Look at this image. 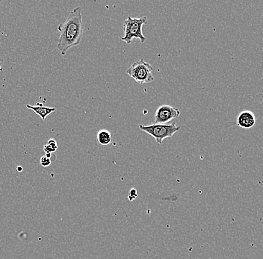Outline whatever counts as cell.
I'll return each instance as SVG.
<instances>
[{
	"mask_svg": "<svg viewBox=\"0 0 263 259\" xmlns=\"http://www.w3.org/2000/svg\"><path fill=\"white\" fill-rule=\"evenodd\" d=\"M148 24L147 18L142 17L133 18L128 17L123 23L124 36L121 37L123 42L130 44L133 38L139 39L141 44L146 42V37L142 33L143 26Z\"/></svg>",
	"mask_w": 263,
	"mask_h": 259,
	"instance_id": "7a4b0ae2",
	"label": "cell"
},
{
	"mask_svg": "<svg viewBox=\"0 0 263 259\" xmlns=\"http://www.w3.org/2000/svg\"><path fill=\"white\" fill-rule=\"evenodd\" d=\"M238 126L243 129H251L256 124V118L251 111H242L237 118Z\"/></svg>",
	"mask_w": 263,
	"mask_h": 259,
	"instance_id": "8992f818",
	"label": "cell"
},
{
	"mask_svg": "<svg viewBox=\"0 0 263 259\" xmlns=\"http://www.w3.org/2000/svg\"><path fill=\"white\" fill-rule=\"evenodd\" d=\"M27 109L32 110L36 114L39 116L43 119L45 121L46 118L50 115L52 112H55L57 109L55 108L47 107V106H43L42 103H37V106H31V105H27L26 106Z\"/></svg>",
	"mask_w": 263,
	"mask_h": 259,
	"instance_id": "52a82bcc",
	"label": "cell"
},
{
	"mask_svg": "<svg viewBox=\"0 0 263 259\" xmlns=\"http://www.w3.org/2000/svg\"><path fill=\"white\" fill-rule=\"evenodd\" d=\"M1 69H2V65H0V71H1Z\"/></svg>",
	"mask_w": 263,
	"mask_h": 259,
	"instance_id": "5bb4252c",
	"label": "cell"
},
{
	"mask_svg": "<svg viewBox=\"0 0 263 259\" xmlns=\"http://www.w3.org/2000/svg\"><path fill=\"white\" fill-rule=\"evenodd\" d=\"M139 129L143 132L154 137L157 144H161L164 139L172 137L174 134L180 131V126L176 125V123L172 124H151L149 126L139 125Z\"/></svg>",
	"mask_w": 263,
	"mask_h": 259,
	"instance_id": "3957f363",
	"label": "cell"
},
{
	"mask_svg": "<svg viewBox=\"0 0 263 259\" xmlns=\"http://www.w3.org/2000/svg\"><path fill=\"white\" fill-rule=\"evenodd\" d=\"M180 116V110L168 105H162L156 110L154 124H164L172 119H177Z\"/></svg>",
	"mask_w": 263,
	"mask_h": 259,
	"instance_id": "5b68a950",
	"label": "cell"
},
{
	"mask_svg": "<svg viewBox=\"0 0 263 259\" xmlns=\"http://www.w3.org/2000/svg\"><path fill=\"white\" fill-rule=\"evenodd\" d=\"M44 151L45 152L46 154H48L53 153V152H55L57 150H54V149L52 148V147H51L50 146H49L48 144H46L44 147Z\"/></svg>",
	"mask_w": 263,
	"mask_h": 259,
	"instance_id": "30bf717a",
	"label": "cell"
},
{
	"mask_svg": "<svg viewBox=\"0 0 263 259\" xmlns=\"http://www.w3.org/2000/svg\"><path fill=\"white\" fill-rule=\"evenodd\" d=\"M51 162H52L51 159L47 158V157H46L45 155H44V156L41 157L40 159L41 165L44 167H49V165H51Z\"/></svg>",
	"mask_w": 263,
	"mask_h": 259,
	"instance_id": "9c48e42d",
	"label": "cell"
},
{
	"mask_svg": "<svg viewBox=\"0 0 263 259\" xmlns=\"http://www.w3.org/2000/svg\"><path fill=\"white\" fill-rule=\"evenodd\" d=\"M3 60L2 58H0V65H3Z\"/></svg>",
	"mask_w": 263,
	"mask_h": 259,
	"instance_id": "4fadbf2b",
	"label": "cell"
},
{
	"mask_svg": "<svg viewBox=\"0 0 263 259\" xmlns=\"http://www.w3.org/2000/svg\"><path fill=\"white\" fill-rule=\"evenodd\" d=\"M153 70L154 69L151 64L146 62L143 59H140L131 65V67L126 70V73L130 75L131 78L136 83L143 85L154 81Z\"/></svg>",
	"mask_w": 263,
	"mask_h": 259,
	"instance_id": "277c9868",
	"label": "cell"
},
{
	"mask_svg": "<svg viewBox=\"0 0 263 259\" xmlns=\"http://www.w3.org/2000/svg\"><path fill=\"white\" fill-rule=\"evenodd\" d=\"M47 144H48L49 146H50V147H52V148H53L54 150H57V142H55V140H54V139H50V140L49 141L48 143H47Z\"/></svg>",
	"mask_w": 263,
	"mask_h": 259,
	"instance_id": "8fae6325",
	"label": "cell"
},
{
	"mask_svg": "<svg viewBox=\"0 0 263 259\" xmlns=\"http://www.w3.org/2000/svg\"><path fill=\"white\" fill-rule=\"evenodd\" d=\"M97 140L101 145H108L112 141V136L109 131L101 129L97 134Z\"/></svg>",
	"mask_w": 263,
	"mask_h": 259,
	"instance_id": "ba28073f",
	"label": "cell"
},
{
	"mask_svg": "<svg viewBox=\"0 0 263 259\" xmlns=\"http://www.w3.org/2000/svg\"><path fill=\"white\" fill-rule=\"evenodd\" d=\"M57 29L60 32L57 48L62 55H65L70 48L80 44L83 37L85 27L82 23V8L76 7Z\"/></svg>",
	"mask_w": 263,
	"mask_h": 259,
	"instance_id": "6da1fadb",
	"label": "cell"
},
{
	"mask_svg": "<svg viewBox=\"0 0 263 259\" xmlns=\"http://www.w3.org/2000/svg\"><path fill=\"white\" fill-rule=\"evenodd\" d=\"M17 170H19V171H21V170H22V168H21V167H17Z\"/></svg>",
	"mask_w": 263,
	"mask_h": 259,
	"instance_id": "7c38bea8",
	"label": "cell"
}]
</instances>
